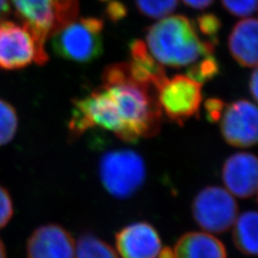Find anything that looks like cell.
<instances>
[{"mask_svg": "<svg viewBox=\"0 0 258 258\" xmlns=\"http://www.w3.org/2000/svg\"><path fill=\"white\" fill-rule=\"evenodd\" d=\"M102 85L110 93L129 136V144L157 135L162 126L163 111L157 89L132 78L127 62L107 66Z\"/></svg>", "mask_w": 258, "mask_h": 258, "instance_id": "1", "label": "cell"}, {"mask_svg": "<svg viewBox=\"0 0 258 258\" xmlns=\"http://www.w3.org/2000/svg\"><path fill=\"white\" fill-rule=\"evenodd\" d=\"M147 43L158 62L176 68L188 67L215 51V44L201 39L196 25L181 15L166 17L148 28Z\"/></svg>", "mask_w": 258, "mask_h": 258, "instance_id": "2", "label": "cell"}, {"mask_svg": "<svg viewBox=\"0 0 258 258\" xmlns=\"http://www.w3.org/2000/svg\"><path fill=\"white\" fill-rule=\"evenodd\" d=\"M103 21L82 18L57 30L52 37L55 55L78 63H90L103 54Z\"/></svg>", "mask_w": 258, "mask_h": 258, "instance_id": "3", "label": "cell"}, {"mask_svg": "<svg viewBox=\"0 0 258 258\" xmlns=\"http://www.w3.org/2000/svg\"><path fill=\"white\" fill-rule=\"evenodd\" d=\"M99 174L103 187L113 197L124 200L132 197L147 178L144 159L131 149H115L102 155Z\"/></svg>", "mask_w": 258, "mask_h": 258, "instance_id": "4", "label": "cell"}, {"mask_svg": "<svg viewBox=\"0 0 258 258\" xmlns=\"http://www.w3.org/2000/svg\"><path fill=\"white\" fill-rule=\"evenodd\" d=\"M16 12L37 41L45 46L47 38L79 15V0H13Z\"/></svg>", "mask_w": 258, "mask_h": 258, "instance_id": "5", "label": "cell"}, {"mask_svg": "<svg viewBox=\"0 0 258 258\" xmlns=\"http://www.w3.org/2000/svg\"><path fill=\"white\" fill-rule=\"evenodd\" d=\"M45 46L41 45L31 30L12 21L0 23V68L19 70L33 62L43 65L48 61Z\"/></svg>", "mask_w": 258, "mask_h": 258, "instance_id": "6", "label": "cell"}, {"mask_svg": "<svg viewBox=\"0 0 258 258\" xmlns=\"http://www.w3.org/2000/svg\"><path fill=\"white\" fill-rule=\"evenodd\" d=\"M191 212L194 221L204 231L218 234L231 229L238 216V205L227 189L212 185L195 196Z\"/></svg>", "mask_w": 258, "mask_h": 258, "instance_id": "7", "label": "cell"}, {"mask_svg": "<svg viewBox=\"0 0 258 258\" xmlns=\"http://www.w3.org/2000/svg\"><path fill=\"white\" fill-rule=\"evenodd\" d=\"M158 102L166 117L177 123L184 122L198 114L202 102V84L186 75L166 79L157 88Z\"/></svg>", "mask_w": 258, "mask_h": 258, "instance_id": "8", "label": "cell"}, {"mask_svg": "<svg viewBox=\"0 0 258 258\" xmlns=\"http://www.w3.org/2000/svg\"><path fill=\"white\" fill-rule=\"evenodd\" d=\"M219 120L222 135L229 145L249 148L256 144L258 112L254 103L247 100L227 103Z\"/></svg>", "mask_w": 258, "mask_h": 258, "instance_id": "9", "label": "cell"}, {"mask_svg": "<svg viewBox=\"0 0 258 258\" xmlns=\"http://www.w3.org/2000/svg\"><path fill=\"white\" fill-rule=\"evenodd\" d=\"M116 250L121 258H158L163 248L156 229L148 222L123 227L115 236Z\"/></svg>", "mask_w": 258, "mask_h": 258, "instance_id": "10", "label": "cell"}, {"mask_svg": "<svg viewBox=\"0 0 258 258\" xmlns=\"http://www.w3.org/2000/svg\"><path fill=\"white\" fill-rule=\"evenodd\" d=\"M75 249L72 234L56 224L38 227L27 241L28 258H74Z\"/></svg>", "mask_w": 258, "mask_h": 258, "instance_id": "11", "label": "cell"}, {"mask_svg": "<svg viewBox=\"0 0 258 258\" xmlns=\"http://www.w3.org/2000/svg\"><path fill=\"white\" fill-rule=\"evenodd\" d=\"M223 182L230 194L250 198L257 192V159L253 154L240 152L229 157L222 170Z\"/></svg>", "mask_w": 258, "mask_h": 258, "instance_id": "12", "label": "cell"}, {"mask_svg": "<svg viewBox=\"0 0 258 258\" xmlns=\"http://www.w3.org/2000/svg\"><path fill=\"white\" fill-rule=\"evenodd\" d=\"M172 249L174 258H228L221 240L204 231L185 232Z\"/></svg>", "mask_w": 258, "mask_h": 258, "instance_id": "13", "label": "cell"}, {"mask_svg": "<svg viewBox=\"0 0 258 258\" xmlns=\"http://www.w3.org/2000/svg\"><path fill=\"white\" fill-rule=\"evenodd\" d=\"M229 49L233 58L244 67L257 64V20L248 18L239 21L231 32Z\"/></svg>", "mask_w": 258, "mask_h": 258, "instance_id": "14", "label": "cell"}, {"mask_svg": "<svg viewBox=\"0 0 258 258\" xmlns=\"http://www.w3.org/2000/svg\"><path fill=\"white\" fill-rule=\"evenodd\" d=\"M129 52L130 61L127 64L132 78L157 89L166 78L163 65L152 56L147 44L141 39L130 42Z\"/></svg>", "mask_w": 258, "mask_h": 258, "instance_id": "15", "label": "cell"}, {"mask_svg": "<svg viewBox=\"0 0 258 258\" xmlns=\"http://www.w3.org/2000/svg\"><path fill=\"white\" fill-rule=\"evenodd\" d=\"M257 212L248 211L238 215L231 227L233 228V243L245 255L255 256L257 254Z\"/></svg>", "mask_w": 258, "mask_h": 258, "instance_id": "16", "label": "cell"}, {"mask_svg": "<svg viewBox=\"0 0 258 258\" xmlns=\"http://www.w3.org/2000/svg\"><path fill=\"white\" fill-rule=\"evenodd\" d=\"M74 258H120L107 242L91 233H84L76 242Z\"/></svg>", "mask_w": 258, "mask_h": 258, "instance_id": "17", "label": "cell"}, {"mask_svg": "<svg viewBox=\"0 0 258 258\" xmlns=\"http://www.w3.org/2000/svg\"><path fill=\"white\" fill-rule=\"evenodd\" d=\"M18 125L17 111L9 102L0 99V147L7 145L13 140Z\"/></svg>", "mask_w": 258, "mask_h": 258, "instance_id": "18", "label": "cell"}, {"mask_svg": "<svg viewBox=\"0 0 258 258\" xmlns=\"http://www.w3.org/2000/svg\"><path fill=\"white\" fill-rule=\"evenodd\" d=\"M220 66L214 55H207L194 64L188 66L186 76L196 81L197 83L203 84L210 82L219 74Z\"/></svg>", "mask_w": 258, "mask_h": 258, "instance_id": "19", "label": "cell"}, {"mask_svg": "<svg viewBox=\"0 0 258 258\" xmlns=\"http://www.w3.org/2000/svg\"><path fill=\"white\" fill-rule=\"evenodd\" d=\"M139 12L149 19H164L175 11L178 0H135Z\"/></svg>", "mask_w": 258, "mask_h": 258, "instance_id": "20", "label": "cell"}, {"mask_svg": "<svg viewBox=\"0 0 258 258\" xmlns=\"http://www.w3.org/2000/svg\"><path fill=\"white\" fill-rule=\"evenodd\" d=\"M196 28L199 30L207 40L214 43L218 42V34L221 29V21L213 14H204L196 20Z\"/></svg>", "mask_w": 258, "mask_h": 258, "instance_id": "21", "label": "cell"}, {"mask_svg": "<svg viewBox=\"0 0 258 258\" xmlns=\"http://www.w3.org/2000/svg\"><path fill=\"white\" fill-rule=\"evenodd\" d=\"M223 6L231 15L248 18L257 9V0H222Z\"/></svg>", "mask_w": 258, "mask_h": 258, "instance_id": "22", "label": "cell"}, {"mask_svg": "<svg viewBox=\"0 0 258 258\" xmlns=\"http://www.w3.org/2000/svg\"><path fill=\"white\" fill-rule=\"evenodd\" d=\"M14 214L13 201L8 190L0 184V229L4 228Z\"/></svg>", "mask_w": 258, "mask_h": 258, "instance_id": "23", "label": "cell"}, {"mask_svg": "<svg viewBox=\"0 0 258 258\" xmlns=\"http://www.w3.org/2000/svg\"><path fill=\"white\" fill-rule=\"evenodd\" d=\"M226 102L220 99L212 98L205 102V109L207 119L211 122H217L221 118L222 113L226 106Z\"/></svg>", "mask_w": 258, "mask_h": 258, "instance_id": "24", "label": "cell"}, {"mask_svg": "<svg viewBox=\"0 0 258 258\" xmlns=\"http://www.w3.org/2000/svg\"><path fill=\"white\" fill-rule=\"evenodd\" d=\"M108 18L113 21H118L126 16V8L119 1H110L106 8Z\"/></svg>", "mask_w": 258, "mask_h": 258, "instance_id": "25", "label": "cell"}, {"mask_svg": "<svg viewBox=\"0 0 258 258\" xmlns=\"http://www.w3.org/2000/svg\"><path fill=\"white\" fill-rule=\"evenodd\" d=\"M184 4L190 8L203 10L210 7L214 0H182Z\"/></svg>", "mask_w": 258, "mask_h": 258, "instance_id": "26", "label": "cell"}, {"mask_svg": "<svg viewBox=\"0 0 258 258\" xmlns=\"http://www.w3.org/2000/svg\"><path fill=\"white\" fill-rule=\"evenodd\" d=\"M258 86V74L256 68H254L252 74L250 76L249 81V91L254 100V102H257V87Z\"/></svg>", "mask_w": 258, "mask_h": 258, "instance_id": "27", "label": "cell"}, {"mask_svg": "<svg viewBox=\"0 0 258 258\" xmlns=\"http://www.w3.org/2000/svg\"><path fill=\"white\" fill-rule=\"evenodd\" d=\"M10 10L9 0H0V23L8 17Z\"/></svg>", "mask_w": 258, "mask_h": 258, "instance_id": "28", "label": "cell"}, {"mask_svg": "<svg viewBox=\"0 0 258 258\" xmlns=\"http://www.w3.org/2000/svg\"><path fill=\"white\" fill-rule=\"evenodd\" d=\"M158 258H174V254H173V249L169 248V247H166V248H162Z\"/></svg>", "mask_w": 258, "mask_h": 258, "instance_id": "29", "label": "cell"}, {"mask_svg": "<svg viewBox=\"0 0 258 258\" xmlns=\"http://www.w3.org/2000/svg\"><path fill=\"white\" fill-rule=\"evenodd\" d=\"M0 258H7L6 257V249H5V246L3 244V242L0 240Z\"/></svg>", "mask_w": 258, "mask_h": 258, "instance_id": "30", "label": "cell"}, {"mask_svg": "<svg viewBox=\"0 0 258 258\" xmlns=\"http://www.w3.org/2000/svg\"><path fill=\"white\" fill-rule=\"evenodd\" d=\"M101 1H108V0H101Z\"/></svg>", "mask_w": 258, "mask_h": 258, "instance_id": "31", "label": "cell"}]
</instances>
